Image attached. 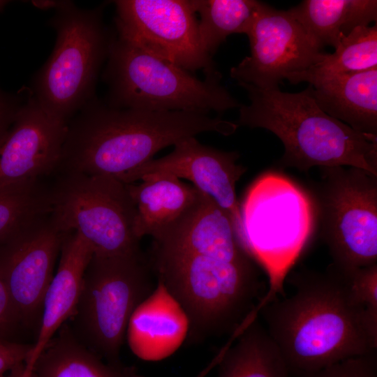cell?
<instances>
[{
	"mask_svg": "<svg viewBox=\"0 0 377 377\" xmlns=\"http://www.w3.org/2000/svg\"><path fill=\"white\" fill-rule=\"evenodd\" d=\"M23 103L19 94L4 91L0 87V140L10 127Z\"/></svg>",
	"mask_w": 377,
	"mask_h": 377,
	"instance_id": "cell-30",
	"label": "cell"
},
{
	"mask_svg": "<svg viewBox=\"0 0 377 377\" xmlns=\"http://www.w3.org/2000/svg\"><path fill=\"white\" fill-rule=\"evenodd\" d=\"M237 127L209 114L119 108L92 98L68 124L57 172L108 175L121 181L181 140L205 132L229 135Z\"/></svg>",
	"mask_w": 377,
	"mask_h": 377,
	"instance_id": "cell-2",
	"label": "cell"
},
{
	"mask_svg": "<svg viewBox=\"0 0 377 377\" xmlns=\"http://www.w3.org/2000/svg\"><path fill=\"white\" fill-rule=\"evenodd\" d=\"M147 256L94 254L84 274L79 301L69 324L75 336L108 362H120L130 318L155 290Z\"/></svg>",
	"mask_w": 377,
	"mask_h": 377,
	"instance_id": "cell-6",
	"label": "cell"
},
{
	"mask_svg": "<svg viewBox=\"0 0 377 377\" xmlns=\"http://www.w3.org/2000/svg\"><path fill=\"white\" fill-rule=\"evenodd\" d=\"M239 157L236 151H224L205 146L195 137H190L177 142L168 155L153 158L128 173L121 182L133 184L146 175L156 174L188 179L228 215L244 244L236 184L246 168L237 163Z\"/></svg>",
	"mask_w": 377,
	"mask_h": 377,
	"instance_id": "cell-15",
	"label": "cell"
},
{
	"mask_svg": "<svg viewBox=\"0 0 377 377\" xmlns=\"http://www.w3.org/2000/svg\"><path fill=\"white\" fill-rule=\"evenodd\" d=\"M293 293L260 309L290 377L377 351V311L362 305L344 273L303 270L288 278Z\"/></svg>",
	"mask_w": 377,
	"mask_h": 377,
	"instance_id": "cell-1",
	"label": "cell"
},
{
	"mask_svg": "<svg viewBox=\"0 0 377 377\" xmlns=\"http://www.w3.org/2000/svg\"><path fill=\"white\" fill-rule=\"evenodd\" d=\"M68 126L29 95L0 140V191L57 172Z\"/></svg>",
	"mask_w": 377,
	"mask_h": 377,
	"instance_id": "cell-14",
	"label": "cell"
},
{
	"mask_svg": "<svg viewBox=\"0 0 377 377\" xmlns=\"http://www.w3.org/2000/svg\"><path fill=\"white\" fill-rule=\"evenodd\" d=\"M288 10L322 48L377 21L376 0H305Z\"/></svg>",
	"mask_w": 377,
	"mask_h": 377,
	"instance_id": "cell-22",
	"label": "cell"
},
{
	"mask_svg": "<svg viewBox=\"0 0 377 377\" xmlns=\"http://www.w3.org/2000/svg\"><path fill=\"white\" fill-rule=\"evenodd\" d=\"M108 56L107 104L112 107L209 114L241 105L221 84V73L199 80L118 34L110 40Z\"/></svg>",
	"mask_w": 377,
	"mask_h": 377,
	"instance_id": "cell-5",
	"label": "cell"
},
{
	"mask_svg": "<svg viewBox=\"0 0 377 377\" xmlns=\"http://www.w3.org/2000/svg\"><path fill=\"white\" fill-rule=\"evenodd\" d=\"M141 182L126 184L135 208V235L151 237L182 216L197 200L199 191L170 175L143 177Z\"/></svg>",
	"mask_w": 377,
	"mask_h": 377,
	"instance_id": "cell-20",
	"label": "cell"
},
{
	"mask_svg": "<svg viewBox=\"0 0 377 377\" xmlns=\"http://www.w3.org/2000/svg\"><path fill=\"white\" fill-rule=\"evenodd\" d=\"M296 377H377V351L351 357Z\"/></svg>",
	"mask_w": 377,
	"mask_h": 377,
	"instance_id": "cell-27",
	"label": "cell"
},
{
	"mask_svg": "<svg viewBox=\"0 0 377 377\" xmlns=\"http://www.w3.org/2000/svg\"><path fill=\"white\" fill-rule=\"evenodd\" d=\"M318 105L353 130L377 135V68L309 84Z\"/></svg>",
	"mask_w": 377,
	"mask_h": 377,
	"instance_id": "cell-19",
	"label": "cell"
},
{
	"mask_svg": "<svg viewBox=\"0 0 377 377\" xmlns=\"http://www.w3.org/2000/svg\"><path fill=\"white\" fill-rule=\"evenodd\" d=\"M20 326L9 293L0 279V338L8 339Z\"/></svg>",
	"mask_w": 377,
	"mask_h": 377,
	"instance_id": "cell-29",
	"label": "cell"
},
{
	"mask_svg": "<svg viewBox=\"0 0 377 377\" xmlns=\"http://www.w3.org/2000/svg\"><path fill=\"white\" fill-rule=\"evenodd\" d=\"M239 86L250 103L240 105L236 124L273 133L284 147L279 166L300 172L347 166L377 176V135L357 132L325 113L311 85L295 93Z\"/></svg>",
	"mask_w": 377,
	"mask_h": 377,
	"instance_id": "cell-4",
	"label": "cell"
},
{
	"mask_svg": "<svg viewBox=\"0 0 377 377\" xmlns=\"http://www.w3.org/2000/svg\"><path fill=\"white\" fill-rule=\"evenodd\" d=\"M7 377H33L32 367L23 364L13 369Z\"/></svg>",
	"mask_w": 377,
	"mask_h": 377,
	"instance_id": "cell-31",
	"label": "cell"
},
{
	"mask_svg": "<svg viewBox=\"0 0 377 377\" xmlns=\"http://www.w3.org/2000/svg\"><path fill=\"white\" fill-rule=\"evenodd\" d=\"M93 255L92 246L80 233H66L57 272L45 295L40 328L25 363L33 365L61 327L74 315L84 274Z\"/></svg>",
	"mask_w": 377,
	"mask_h": 377,
	"instance_id": "cell-17",
	"label": "cell"
},
{
	"mask_svg": "<svg viewBox=\"0 0 377 377\" xmlns=\"http://www.w3.org/2000/svg\"><path fill=\"white\" fill-rule=\"evenodd\" d=\"M33 377H143L138 369L104 360L65 323L36 358Z\"/></svg>",
	"mask_w": 377,
	"mask_h": 377,
	"instance_id": "cell-21",
	"label": "cell"
},
{
	"mask_svg": "<svg viewBox=\"0 0 377 377\" xmlns=\"http://www.w3.org/2000/svg\"><path fill=\"white\" fill-rule=\"evenodd\" d=\"M247 36L250 55L230 69L239 85L279 89L284 79L308 70L326 54L288 10L263 2Z\"/></svg>",
	"mask_w": 377,
	"mask_h": 377,
	"instance_id": "cell-12",
	"label": "cell"
},
{
	"mask_svg": "<svg viewBox=\"0 0 377 377\" xmlns=\"http://www.w3.org/2000/svg\"><path fill=\"white\" fill-rule=\"evenodd\" d=\"M33 343H22L0 338V377H7L15 368L26 362Z\"/></svg>",
	"mask_w": 377,
	"mask_h": 377,
	"instance_id": "cell-28",
	"label": "cell"
},
{
	"mask_svg": "<svg viewBox=\"0 0 377 377\" xmlns=\"http://www.w3.org/2000/svg\"><path fill=\"white\" fill-rule=\"evenodd\" d=\"M147 258L187 319L188 341L235 333L255 316L265 282L251 254L215 257L151 247Z\"/></svg>",
	"mask_w": 377,
	"mask_h": 377,
	"instance_id": "cell-3",
	"label": "cell"
},
{
	"mask_svg": "<svg viewBox=\"0 0 377 377\" xmlns=\"http://www.w3.org/2000/svg\"><path fill=\"white\" fill-rule=\"evenodd\" d=\"M57 173L50 216L61 230L80 233L97 256L142 252L135 233L136 208L126 184L108 175Z\"/></svg>",
	"mask_w": 377,
	"mask_h": 377,
	"instance_id": "cell-9",
	"label": "cell"
},
{
	"mask_svg": "<svg viewBox=\"0 0 377 377\" xmlns=\"http://www.w3.org/2000/svg\"><path fill=\"white\" fill-rule=\"evenodd\" d=\"M114 4L119 36L188 72L220 73L200 45L190 0H119Z\"/></svg>",
	"mask_w": 377,
	"mask_h": 377,
	"instance_id": "cell-11",
	"label": "cell"
},
{
	"mask_svg": "<svg viewBox=\"0 0 377 377\" xmlns=\"http://www.w3.org/2000/svg\"><path fill=\"white\" fill-rule=\"evenodd\" d=\"M243 243L274 279L283 276L313 233L309 193L276 172L258 177L240 204Z\"/></svg>",
	"mask_w": 377,
	"mask_h": 377,
	"instance_id": "cell-8",
	"label": "cell"
},
{
	"mask_svg": "<svg viewBox=\"0 0 377 377\" xmlns=\"http://www.w3.org/2000/svg\"><path fill=\"white\" fill-rule=\"evenodd\" d=\"M8 3V1L0 0V12L3 10Z\"/></svg>",
	"mask_w": 377,
	"mask_h": 377,
	"instance_id": "cell-32",
	"label": "cell"
},
{
	"mask_svg": "<svg viewBox=\"0 0 377 377\" xmlns=\"http://www.w3.org/2000/svg\"><path fill=\"white\" fill-rule=\"evenodd\" d=\"M200 15L198 35L202 50L210 57L226 38L247 35L262 5L256 0H191Z\"/></svg>",
	"mask_w": 377,
	"mask_h": 377,
	"instance_id": "cell-25",
	"label": "cell"
},
{
	"mask_svg": "<svg viewBox=\"0 0 377 377\" xmlns=\"http://www.w3.org/2000/svg\"><path fill=\"white\" fill-rule=\"evenodd\" d=\"M188 330L184 313L157 283L153 293L132 314L126 338L138 357L156 360L178 349L186 339Z\"/></svg>",
	"mask_w": 377,
	"mask_h": 377,
	"instance_id": "cell-18",
	"label": "cell"
},
{
	"mask_svg": "<svg viewBox=\"0 0 377 377\" xmlns=\"http://www.w3.org/2000/svg\"><path fill=\"white\" fill-rule=\"evenodd\" d=\"M51 209V186L43 181L0 191V244Z\"/></svg>",
	"mask_w": 377,
	"mask_h": 377,
	"instance_id": "cell-26",
	"label": "cell"
},
{
	"mask_svg": "<svg viewBox=\"0 0 377 377\" xmlns=\"http://www.w3.org/2000/svg\"><path fill=\"white\" fill-rule=\"evenodd\" d=\"M334 52L288 80L292 84L377 68V25L356 27L343 36Z\"/></svg>",
	"mask_w": 377,
	"mask_h": 377,
	"instance_id": "cell-24",
	"label": "cell"
},
{
	"mask_svg": "<svg viewBox=\"0 0 377 377\" xmlns=\"http://www.w3.org/2000/svg\"><path fill=\"white\" fill-rule=\"evenodd\" d=\"M151 247L226 258L250 253L239 240L228 215L200 191L195 202L182 216L152 237Z\"/></svg>",
	"mask_w": 377,
	"mask_h": 377,
	"instance_id": "cell-16",
	"label": "cell"
},
{
	"mask_svg": "<svg viewBox=\"0 0 377 377\" xmlns=\"http://www.w3.org/2000/svg\"><path fill=\"white\" fill-rule=\"evenodd\" d=\"M66 232L50 214L17 231L0 244V279L22 326L40 328L45 293Z\"/></svg>",
	"mask_w": 377,
	"mask_h": 377,
	"instance_id": "cell-13",
	"label": "cell"
},
{
	"mask_svg": "<svg viewBox=\"0 0 377 377\" xmlns=\"http://www.w3.org/2000/svg\"><path fill=\"white\" fill-rule=\"evenodd\" d=\"M50 20L57 34L54 50L37 73L31 94L49 114L69 124L93 98L110 39L100 9L55 1Z\"/></svg>",
	"mask_w": 377,
	"mask_h": 377,
	"instance_id": "cell-7",
	"label": "cell"
},
{
	"mask_svg": "<svg viewBox=\"0 0 377 377\" xmlns=\"http://www.w3.org/2000/svg\"><path fill=\"white\" fill-rule=\"evenodd\" d=\"M223 355L217 377H290L279 348L255 316Z\"/></svg>",
	"mask_w": 377,
	"mask_h": 377,
	"instance_id": "cell-23",
	"label": "cell"
},
{
	"mask_svg": "<svg viewBox=\"0 0 377 377\" xmlns=\"http://www.w3.org/2000/svg\"><path fill=\"white\" fill-rule=\"evenodd\" d=\"M320 170L309 194L332 263L346 269L377 264V176L353 167Z\"/></svg>",
	"mask_w": 377,
	"mask_h": 377,
	"instance_id": "cell-10",
	"label": "cell"
}]
</instances>
